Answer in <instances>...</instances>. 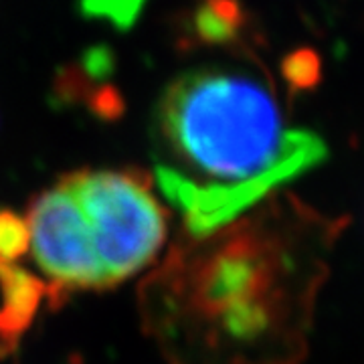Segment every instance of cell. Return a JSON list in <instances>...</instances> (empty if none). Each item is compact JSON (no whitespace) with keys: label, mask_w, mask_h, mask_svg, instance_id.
<instances>
[{"label":"cell","mask_w":364,"mask_h":364,"mask_svg":"<svg viewBox=\"0 0 364 364\" xmlns=\"http://www.w3.org/2000/svg\"><path fill=\"white\" fill-rule=\"evenodd\" d=\"M25 223L28 249L51 279L49 294L53 299L61 289L109 287L85 217L63 182L59 181L33 198Z\"/></svg>","instance_id":"cell-4"},{"label":"cell","mask_w":364,"mask_h":364,"mask_svg":"<svg viewBox=\"0 0 364 364\" xmlns=\"http://www.w3.org/2000/svg\"><path fill=\"white\" fill-rule=\"evenodd\" d=\"M28 249V231L23 217L0 210V263H16Z\"/></svg>","instance_id":"cell-6"},{"label":"cell","mask_w":364,"mask_h":364,"mask_svg":"<svg viewBox=\"0 0 364 364\" xmlns=\"http://www.w3.org/2000/svg\"><path fill=\"white\" fill-rule=\"evenodd\" d=\"M156 182L184 233L235 221L328 156L294 128L272 85L251 71L207 65L174 79L154 112Z\"/></svg>","instance_id":"cell-2"},{"label":"cell","mask_w":364,"mask_h":364,"mask_svg":"<svg viewBox=\"0 0 364 364\" xmlns=\"http://www.w3.org/2000/svg\"><path fill=\"white\" fill-rule=\"evenodd\" d=\"M49 286L16 263H0V356L18 348L21 336L35 320Z\"/></svg>","instance_id":"cell-5"},{"label":"cell","mask_w":364,"mask_h":364,"mask_svg":"<svg viewBox=\"0 0 364 364\" xmlns=\"http://www.w3.org/2000/svg\"><path fill=\"white\" fill-rule=\"evenodd\" d=\"M61 182L85 217L107 286L156 259L168 227L150 178L134 170H77Z\"/></svg>","instance_id":"cell-3"},{"label":"cell","mask_w":364,"mask_h":364,"mask_svg":"<svg viewBox=\"0 0 364 364\" xmlns=\"http://www.w3.org/2000/svg\"><path fill=\"white\" fill-rule=\"evenodd\" d=\"M348 217L275 193L205 235L182 231L144 277V332L168 364H301Z\"/></svg>","instance_id":"cell-1"}]
</instances>
